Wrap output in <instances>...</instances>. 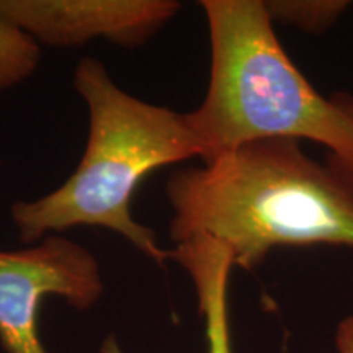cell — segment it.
<instances>
[{"label":"cell","mask_w":353,"mask_h":353,"mask_svg":"<svg viewBox=\"0 0 353 353\" xmlns=\"http://www.w3.org/2000/svg\"><path fill=\"white\" fill-rule=\"evenodd\" d=\"M211 76L205 100L185 113L203 164L262 139H307L330 151L353 183V99H325L291 63L259 0H203Z\"/></svg>","instance_id":"7a4b0ae2"},{"label":"cell","mask_w":353,"mask_h":353,"mask_svg":"<svg viewBox=\"0 0 353 353\" xmlns=\"http://www.w3.org/2000/svg\"><path fill=\"white\" fill-rule=\"evenodd\" d=\"M176 244L208 236L244 270L281 245L353 247V183L294 139L239 145L167 182Z\"/></svg>","instance_id":"6da1fadb"},{"label":"cell","mask_w":353,"mask_h":353,"mask_svg":"<svg viewBox=\"0 0 353 353\" xmlns=\"http://www.w3.org/2000/svg\"><path fill=\"white\" fill-rule=\"evenodd\" d=\"M39 44L19 26L0 19V95L37 70Z\"/></svg>","instance_id":"52a82bcc"},{"label":"cell","mask_w":353,"mask_h":353,"mask_svg":"<svg viewBox=\"0 0 353 353\" xmlns=\"http://www.w3.org/2000/svg\"><path fill=\"white\" fill-rule=\"evenodd\" d=\"M179 10L174 0H0V19L38 44L56 48L82 46L97 38L139 46Z\"/></svg>","instance_id":"5b68a950"},{"label":"cell","mask_w":353,"mask_h":353,"mask_svg":"<svg viewBox=\"0 0 353 353\" xmlns=\"http://www.w3.org/2000/svg\"><path fill=\"white\" fill-rule=\"evenodd\" d=\"M169 260L182 265L195 286L200 312L205 317L206 353H232L228 281L234 262L229 247L208 236H195L169 250ZM100 353H123V350L117 339L108 337Z\"/></svg>","instance_id":"8992f818"},{"label":"cell","mask_w":353,"mask_h":353,"mask_svg":"<svg viewBox=\"0 0 353 353\" xmlns=\"http://www.w3.org/2000/svg\"><path fill=\"white\" fill-rule=\"evenodd\" d=\"M74 87L88 110L85 152L59 188L12 206L20 241L32 244L48 232L74 226L105 228L164 265L169 250L159 247L156 234L132 218L131 203L154 170L201 157L187 117L126 94L95 57L77 64Z\"/></svg>","instance_id":"3957f363"},{"label":"cell","mask_w":353,"mask_h":353,"mask_svg":"<svg viewBox=\"0 0 353 353\" xmlns=\"http://www.w3.org/2000/svg\"><path fill=\"white\" fill-rule=\"evenodd\" d=\"M103 293L97 259L61 236L23 250H0V343L7 353H48L39 337V307L48 296L76 309Z\"/></svg>","instance_id":"277c9868"},{"label":"cell","mask_w":353,"mask_h":353,"mask_svg":"<svg viewBox=\"0 0 353 353\" xmlns=\"http://www.w3.org/2000/svg\"><path fill=\"white\" fill-rule=\"evenodd\" d=\"M339 353H353V316L343 319L337 329Z\"/></svg>","instance_id":"9c48e42d"},{"label":"cell","mask_w":353,"mask_h":353,"mask_svg":"<svg viewBox=\"0 0 353 353\" xmlns=\"http://www.w3.org/2000/svg\"><path fill=\"white\" fill-rule=\"evenodd\" d=\"M263 3L272 21L291 23L307 33L327 30L348 7V2L339 0H276Z\"/></svg>","instance_id":"ba28073f"}]
</instances>
